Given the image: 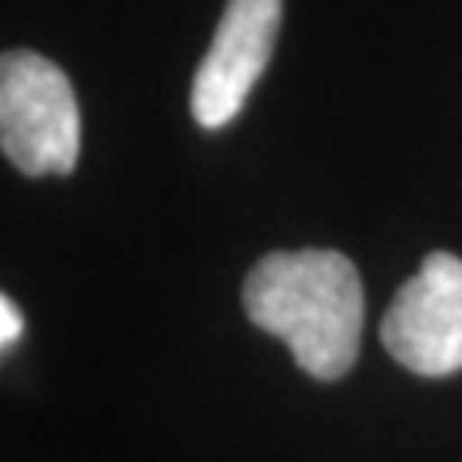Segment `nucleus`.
I'll list each match as a JSON object with an SVG mask.
<instances>
[{"instance_id":"nucleus-1","label":"nucleus","mask_w":462,"mask_h":462,"mask_svg":"<svg viewBox=\"0 0 462 462\" xmlns=\"http://www.w3.org/2000/svg\"><path fill=\"white\" fill-rule=\"evenodd\" d=\"M250 322L278 336L319 380L349 374L364 336V281L339 250H274L244 281Z\"/></svg>"},{"instance_id":"nucleus-2","label":"nucleus","mask_w":462,"mask_h":462,"mask_svg":"<svg viewBox=\"0 0 462 462\" xmlns=\"http://www.w3.org/2000/svg\"><path fill=\"white\" fill-rule=\"evenodd\" d=\"M0 144L21 175H69L79 162V106L62 69L38 51L0 59Z\"/></svg>"},{"instance_id":"nucleus-3","label":"nucleus","mask_w":462,"mask_h":462,"mask_svg":"<svg viewBox=\"0 0 462 462\" xmlns=\"http://www.w3.org/2000/svg\"><path fill=\"white\" fill-rule=\"evenodd\" d=\"M380 339L401 366L421 377L462 370V261L435 250L404 281L380 322Z\"/></svg>"},{"instance_id":"nucleus-4","label":"nucleus","mask_w":462,"mask_h":462,"mask_svg":"<svg viewBox=\"0 0 462 462\" xmlns=\"http://www.w3.org/2000/svg\"><path fill=\"white\" fill-rule=\"evenodd\" d=\"M284 0H226L213 45L192 79V116L206 131L226 127L264 76L281 32Z\"/></svg>"},{"instance_id":"nucleus-5","label":"nucleus","mask_w":462,"mask_h":462,"mask_svg":"<svg viewBox=\"0 0 462 462\" xmlns=\"http://www.w3.org/2000/svg\"><path fill=\"white\" fill-rule=\"evenodd\" d=\"M21 336V312L11 298H0V343L11 346Z\"/></svg>"}]
</instances>
